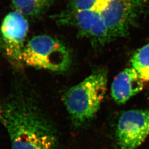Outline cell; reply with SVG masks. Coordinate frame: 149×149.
Returning a JSON list of instances; mask_svg holds the SVG:
<instances>
[{
	"label": "cell",
	"instance_id": "9c48e42d",
	"mask_svg": "<svg viewBox=\"0 0 149 149\" xmlns=\"http://www.w3.org/2000/svg\"><path fill=\"white\" fill-rule=\"evenodd\" d=\"M132 68L140 77L149 81V44L138 49L131 60Z\"/></svg>",
	"mask_w": 149,
	"mask_h": 149
},
{
	"label": "cell",
	"instance_id": "52a82bcc",
	"mask_svg": "<svg viewBox=\"0 0 149 149\" xmlns=\"http://www.w3.org/2000/svg\"><path fill=\"white\" fill-rule=\"evenodd\" d=\"M144 81L133 68L123 70L112 82V98L118 104H124L143 89Z\"/></svg>",
	"mask_w": 149,
	"mask_h": 149
},
{
	"label": "cell",
	"instance_id": "277c9868",
	"mask_svg": "<svg viewBox=\"0 0 149 149\" xmlns=\"http://www.w3.org/2000/svg\"><path fill=\"white\" fill-rule=\"evenodd\" d=\"M71 61L69 50L64 43L47 35L32 38L26 44L22 55L23 64L53 72L66 71Z\"/></svg>",
	"mask_w": 149,
	"mask_h": 149
},
{
	"label": "cell",
	"instance_id": "ba28073f",
	"mask_svg": "<svg viewBox=\"0 0 149 149\" xmlns=\"http://www.w3.org/2000/svg\"><path fill=\"white\" fill-rule=\"evenodd\" d=\"M16 11L25 17H36L47 11L54 0H11Z\"/></svg>",
	"mask_w": 149,
	"mask_h": 149
},
{
	"label": "cell",
	"instance_id": "7a4b0ae2",
	"mask_svg": "<svg viewBox=\"0 0 149 149\" xmlns=\"http://www.w3.org/2000/svg\"><path fill=\"white\" fill-rule=\"evenodd\" d=\"M0 123L8 134L12 149H54L55 139L50 125L25 98L0 102Z\"/></svg>",
	"mask_w": 149,
	"mask_h": 149
},
{
	"label": "cell",
	"instance_id": "8992f818",
	"mask_svg": "<svg viewBox=\"0 0 149 149\" xmlns=\"http://www.w3.org/2000/svg\"><path fill=\"white\" fill-rule=\"evenodd\" d=\"M116 134L119 149H137L149 135V110L124 112L118 120Z\"/></svg>",
	"mask_w": 149,
	"mask_h": 149
},
{
	"label": "cell",
	"instance_id": "6da1fadb",
	"mask_svg": "<svg viewBox=\"0 0 149 149\" xmlns=\"http://www.w3.org/2000/svg\"><path fill=\"white\" fill-rule=\"evenodd\" d=\"M147 0H111L93 11L63 10L53 16L58 24L74 28L80 37L104 45L127 36L143 14Z\"/></svg>",
	"mask_w": 149,
	"mask_h": 149
},
{
	"label": "cell",
	"instance_id": "3957f363",
	"mask_svg": "<svg viewBox=\"0 0 149 149\" xmlns=\"http://www.w3.org/2000/svg\"><path fill=\"white\" fill-rule=\"evenodd\" d=\"M107 73L97 70L64 94L63 101L76 127L84 125L96 116L107 90Z\"/></svg>",
	"mask_w": 149,
	"mask_h": 149
},
{
	"label": "cell",
	"instance_id": "30bf717a",
	"mask_svg": "<svg viewBox=\"0 0 149 149\" xmlns=\"http://www.w3.org/2000/svg\"><path fill=\"white\" fill-rule=\"evenodd\" d=\"M111 0H69L67 11H93L106 5Z\"/></svg>",
	"mask_w": 149,
	"mask_h": 149
},
{
	"label": "cell",
	"instance_id": "5b68a950",
	"mask_svg": "<svg viewBox=\"0 0 149 149\" xmlns=\"http://www.w3.org/2000/svg\"><path fill=\"white\" fill-rule=\"evenodd\" d=\"M29 29L26 17L12 11L3 18L0 27V43L6 56L12 64L21 66L22 55Z\"/></svg>",
	"mask_w": 149,
	"mask_h": 149
}]
</instances>
